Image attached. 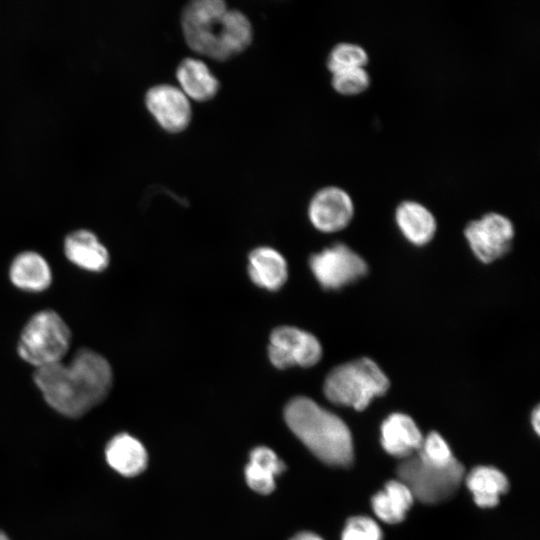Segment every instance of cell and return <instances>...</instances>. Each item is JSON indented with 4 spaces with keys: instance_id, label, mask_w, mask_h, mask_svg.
<instances>
[{
    "instance_id": "obj_1",
    "label": "cell",
    "mask_w": 540,
    "mask_h": 540,
    "mask_svg": "<svg viewBox=\"0 0 540 540\" xmlns=\"http://www.w3.org/2000/svg\"><path fill=\"white\" fill-rule=\"evenodd\" d=\"M47 404L68 418H79L108 396L113 372L108 360L88 348L78 350L69 363L37 368L33 375Z\"/></svg>"
},
{
    "instance_id": "obj_2",
    "label": "cell",
    "mask_w": 540,
    "mask_h": 540,
    "mask_svg": "<svg viewBox=\"0 0 540 540\" xmlns=\"http://www.w3.org/2000/svg\"><path fill=\"white\" fill-rule=\"evenodd\" d=\"M181 28L188 47L195 53L226 61L245 51L253 40L248 17L228 8L222 0H194L181 13Z\"/></svg>"
},
{
    "instance_id": "obj_3",
    "label": "cell",
    "mask_w": 540,
    "mask_h": 540,
    "mask_svg": "<svg viewBox=\"0 0 540 540\" xmlns=\"http://www.w3.org/2000/svg\"><path fill=\"white\" fill-rule=\"evenodd\" d=\"M287 425L321 461L348 467L354 458L351 432L346 423L312 399L296 397L286 406Z\"/></svg>"
},
{
    "instance_id": "obj_4",
    "label": "cell",
    "mask_w": 540,
    "mask_h": 540,
    "mask_svg": "<svg viewBox=\"0 0 540 540\" xmlns=\"http://www.w3.org/2000/svg\"><path fill=\"white\" fill-rule=\"evenodd\" d=\"M389 388V379L378 364L362 357L330 371L324 382V394L337 405L361 411Z\"/></svg>"
},
{
    "instance_id": "obj_5",
    "label": "cell",
    "mask_w": 540,
    "mask_h": 540,
    "mask_svg": "<svg viewBox=\"0 0 540 540\" xmlns=\"http://www.w3.org/2000/svg\"><path fill=\"white\" fill-rule=\"evenodd\" d=\"M71 331L53 310L35 313L23 327L18 355L36 369L62 361L71 344Z\"/></svg>"
},
{
    "instance_id": "obj_6",
    "label": "cell",
    "mask_w": 540,
    "mask_h": 540,
    "mask_svg": "<svg viewBox=\"0 0 540 540\" xmlns=\"http://www.w3.org/2000/svg\"><path fill=\"white\" fill-rule=\"evenodd\" d=\"M397 474L414 498L426 504H436L457 491L464 477V467L457 459L448 465H435L413 454L400 463Z\"/></svg>"
},
{
    "instance_id": "obj_7",
    "label": "cell",
    "mask_w": 540,
    "mask_h": 540,
    "mask_svg": "<svg viewBox=\"0 0 540 540\" xmlns=\"http://www.w3.org/2000/svg\"><path fill=\"white\" fill-rule=\"evenodd\" d=\"M309 266L325 289H340L363 277L368 270L364 259L343 243H335L313 254Z\"/></svg>"
},
{
    "instance_id": "obj_8",
    "label": "cell",
    "mask_w": 540,
    "mask_h": 540,
    "mask_svg": "<svg viewBox=\"0 0 540 540\" xmlns=\"http://www.w3.org/2000/svg\"><path fill=\"white\" fill-rule=\"evenodd\" d=\"M268 356L279 369L291 366L311 367L319 362L322 347L311 333L291 326H282L270 335Z\"/></svg>"
},
{
    "instance_id": "obj_9",
    "label": "cell",
    "mask_w": 540,
    "mask_h": 540,
    "mask_svg": "<svg viewBox=\"0 0 540 540\" xmlns=\"http://www.w3.org/2000/svg\"><path fill=\"white\" fill-rule=\"evenodd\" d=\"M464 235L477 259L487 264L508 252L514 237V226L506 216L490 212L469 222Z\"/></svg>"
},
{
    "instance_id": "obj_10",
    "label": "cell",
    "mask_w": 540,
    "mask_h": 540,
    "mask_svg": "<svg viewBox=\"0 0 540 540\" xmlns=\"http://www.w3.org/2000/svg\"><path fill=\"white\" fill-rule=\"evenodd\" d=\"M145 105L157 124L171 134L183 132L192 120L190 100L178 86L161 83L150 87Z\"/></svg>"
},
{
    "instance_id": "obj_11",
    "label": "cell",
    "mask_w": 540,
    "mask_h": 540,
    "mask_svg": "<svg viewBox=\"0 0 540 540\" xmlns=\"http://www.w3.org/2000/svg\"><path fill=\"white\" fill-rule=\"evenodd\" d=\"M353 215L352 198L338 186H326L319 189L308 206L310 222L317 230L325 233L344 229Z\"/></svg>"
},
{
    "instance_id": "obj_12",
    "label": "cell",
    "mask_w": 540,
    "mask_h": 540,
    "mask_svg": "<svg viewBox=\"0 0 540 540\" xmlns=\"http://www.w3.org/2000/svg\"><path fill=\"white\" fill-rule=\"evenodd\" d=\"M423 438L414 420L404 413H392L382 422L381 445L394 457L412 456L419 450Z\"/></svg>"
},
{
    "instance_id": "obj_13",
    "label": "cell",
    "mask_w": 540,
    "mask_h": 540,
    "mask_svg": "<svg viewBox=\"0 0 540 540\" xmlns=\"http://www.w3.org/2000/svg\"><path fill=\"white\" fill-rule=\"evenodd\" d=\"M66 258L78 268L99 273L110 262L107 248L92 231L79 229L69 233L64 240Z\"/></svg>"
},
{
    "instance_id": "obj_14",
    "label": "cell",
    "mask_w": 540,
    "mask_h": 540,
    "mask_svg": "<svg viewBox=\"0 0 540 540\" xmlns=\"http://www.w3.org/2000/svg\"><path fill=\"white\" fill-rule=\"evenodd\" d=\"M179 89L189 100L206 102L213 99L220 89L218 78L199 58L186 57L176 68Z\"/></svg>"
},
{
    "instance_id": "obj_15",
    "label": "cell",
    "mask_w": 540,
    "mask_h": 540,
    "mask_svg": "<svg viewBox=\"0 0 540 540\" xmlns=\"http://www.w3.org/2000/svg\"><path fill=\"white\" fill-rule=\"evenodd\" d=\"M9 278L18 289L38 293L50 287L52 270L42 255L34 251H24L12 260Z\"/></svg>"
},
{
    "instance_id": "obj_16",
    "label": "cell",
    "mask_w": 540,
    "mask_h": 540,
    "mask_svg": "<svg viewBox=\"0 0 540 540\" xmlns=\"http://www.w3.org/2000/svg\"><path fill=\"white\" fill-rule=\"evenodd\" d=\"M396 224L403 236L412 244L422 246L432 240L437 224L432 212L423 204L406 200L395 212Z\"/></svg>"
},
{
    "instance_id": "obj_17",
    "label": "cell",
    "mask_w": 540,
    "mask_h": 540,
    "mask_svg": "<svg viewBox=\"0 0 540 540\" xmlns=\"http://www.w3.org/2000/svg\"><path fill=\"white\" fill-rule=\"evenodd\" d=\"M105 458L112 469L126 477L143 472L148 461L142 443L126 433L118 434L108 442Z\"/></svg>"
},
{
    "instance_id": "obj_18",
    "label": "cell",
    "mask_w": 540,
    "mask_h": 540,
    "mask_svg": "<svg viewBox=\"0 0 540 540\" xmlns=\"http://www.w3.org/2000/svg\"><path fill=\"white\" fill-rule=\"evenodd\" d=\"M248 273L260 288L280 289L287 280L288 270L284 257L271 247H258L249 255Z\"/></svg>"
},
{
    "instance_id": "obj_19",
    "label": "cell",
    "mask_w": 540,
    "mask_h": 540,
    "mask_svg": "<svg viewBox=\"0 0 540 540\" xmlns=\"http://www.w3.org/2000/svg\"><path fill=\"white\" fill-rule=\"evenodd\" d=\"M414 496L399 479L388 481L371 499L375 515L385 523L397 524L405 519Z\"/></svg>"
},
{
    "instance_id": "obj_20",
    "label": "cell",
    "mask_w": 540,
    "mask_h": 540,
    "mask_svg": "<svg viewBox=\"0 0 540 540\" xmlns=\"http://www.w3.org/2000/svg\"><path fill=\"white\" fill-rule=\"evenodd\" d=\"M466 485L474 502L481 508H492L499 503L500 496L509 489L507 477L495 467L477 466L466 477Z\"/></svg>"
},
{
    "instance_id": "obj_21",
    "label": "cell",
    "mask_w": 540,
    "mask_h": 540,
    "mask_svg": "<svg viewBox=\"0 0 540 540\" xmlns=\"http://www.w3.org/2000/svg\"><path fill=\"white\" fill-rule=\"evenodd\" d=\"M285 469L284 463L267 447H257L250 454L245 469L249 487L261 494H269L275 488V477Z\"/></svg>"
},
{
    "instance_id": "obj_22",
    "label": "cell",
    "mask_w": 540,
    "mask_h": 540,
    "mask_svg": "<svg viewBox=\"0 0 540 540\" xmlns=\"http://www.w3.org/2000/svg\"><path fill=\"white\" fill-rule=\"evenodd\" d=\"M367 62L368 53L361 45L340 42L330 50L326 65L331 73L345 68L364 67Z\"/></svg>"
},
{
    "instance_id": "obj_23",
    "label": "cell",
    "mask_w": 540,
    "mask_h": 540,
    "mask_svg": "<svg viewBox=\"0 0 540 540\" xmlns=\"http://www.w3.org/2000/svg\"><path fill=\"white\" fill-rule=\"evenodd\" d=\"M334 90L343 95L363 92L370 84V76L364 67H351L331 72Z\"/></svg>"
},
{
    "instance_id": "obj_24",
    "label": "cell",
    "mask_w": 540,
    "mask_h": 540,
    "mask_svg": "<svg viewBox=\"0 0 540 540\" xmlns=\"http://www.w3.org/2000/svg\"><path fill=\"white\" fill-rule=\"evenodd\" d=\"M415 455L424 462L435 465H448L456 458L445 441L437 432L429 433Z\"/></svg>"
},
{
    "instance_id": "obj_25",
    "label": "cell",
    "mask_w": 540,
    "mask_h": 540,
    "mask_svg": "<svg viewBox=\"0 0 540 540\" xmlns=\"http://www.w3.org/2000/svg\"><path fill=\"white\" fill-rule=\"evenodd\" d=\"M383 533L378 523L367 516H354L347 520L342 531V540H382Z\"/></svg>"
},
{
    "instance_id": "obj_26",
    "label": "cell",
    "mask_w": 540,
    "mask_h": 540,
    "mask_svg": "<svg viewBox=\"0 0 540 540\" xmlns=\"http://www.w3.org/2000/svg\"><path fill=\"white\" fill-rule=\"evenodd\" d=\"M531 423H532V426L535 430V432L537 434H539V431H540V408L539 406H537L533 412H532V415H531Z\"/></svg>"
},
{
    "instance_id": "obj_27",
    "label": "cell",
    "mask_w": 540,
    "mask_h": 540,
    "mask_svg": "<svg viewBox=\"0 0 540 540\" xmlns=\"http://www.w3.org/2000/svg\"><path fill=\"white\" fill-rule=\"evenodd\" d=\"M291 540H323V539L314 533L302 532L294 536Z\"/></svg>"
},
{
    "instance_id": "obj_28",
    "label": "cell",
    "mask_w": 540,
    "mask_h": 540,
    "mask_svg": "<svg viewBox=\"0 0 540 540\" xmlns=\"http://www.w3.org/2000/svg\"><path fill=\"white\" fill-rule=\"evenodd\" d=\"M0 540H11L5 532L0 530Z\"/></svg>"
}]
</instances>
